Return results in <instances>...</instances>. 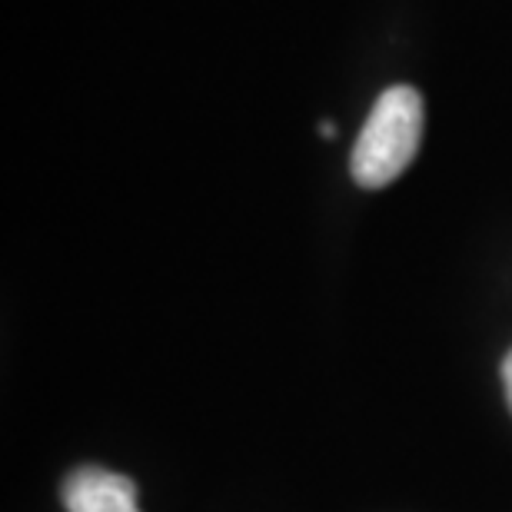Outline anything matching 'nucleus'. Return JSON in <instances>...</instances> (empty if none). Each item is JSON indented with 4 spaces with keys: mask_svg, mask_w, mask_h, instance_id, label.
<instances>
[{
    "mask_svg": "<svg viewBox=\"0 0 512 512\" xmlns=\"http://www.w3.org/2000/svg\"><path fill=\"white\" fill-rule=\"evenodd\" d=\"M67 512H140V496L133 479L100 466H80L60 489Z\"/></svg>",
    "mask_w": 512,
    "mask_h": 512,
    "instance_id": "nucleus-2",
    "label": "nucleus"
},
{
    "mask_svg": "<svg viewBox=\"0 0 512 512\" xmlns=\"http://www.w3.org/2000/svg\"><path fill=\"white\" fill-rule=\"evenodd\" d=\"M419 137H423V97H419V90L406 84L383 90L353 143V180L366 190H380L393 183L413 163Z\"/></svg>",
    "mask_w": 512,
    "mask_h": 512,
    "instance_id": "nucleus-1",
    "label": "nucleus"
},
{
    "mask_svg": "<svg viewBox=\"0 0 512 512\" xmlns=\"http://www.w3.org/2000/svg\"><path fill=\"white\" fill-rule=\"evenodd\" d=\"M503 389H506V399H509V409H512V350L503 363Z\"/></svg>",
    "mask_w": 512,
    "mask_h": 512,
    "instance_id": "nucleus-3",
    "label": "nucleus"
}]
</instances>
